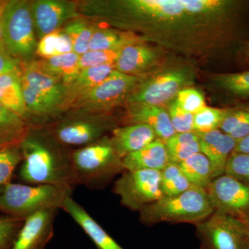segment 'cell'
<instances>
[{
  "instance_id": "obj_1",
  "label": "cell",
  "mask_w": 249,
  "mask_h": 249,
  "mask_svg": "<svg viewBox=\"0 0 249 249\" xmlns=\"http://www.w3.org/2000/svg\"><path fill=\"white\" fill-rule=\"evenodd\" d=\"M242 5L233 0H100L80 3L79 11L165 52L205 59L232 39Z\"/></svg>"
},
{
  "instance_id": "obj_2",
  "label": "cell",
  "mask_w": 249,
  "mask_h": 249,
  "mask_svg": "<svg viewBox=\"0 0 249 249\" xmlns=\"http://www.w3.org/2000/svg\"><path fill=\"white\" fill-rule=\"evenodd\" d=\"M30 132L20 144L23 160L19 178L26 184L53 185L73 188L71 153L52 134Z\"/></svg>"
},
{
  "instance_id": "obj_3",
  "label": "cell",
  "mask_w": 249,
  "mask_h": 249,
  "mask_svg": "<svg viewBox=\"0 0 249 249\" xmlns=\"http://www.w3.org/2000/svg\"><path fill=\"white\" fill-rule=\"evenodd\" d=\"M21 83L29 119H45L68 108L66 85L42 71L35 60L20 62Z\"/></svg>"
},
{
  "instance_id": "obj_4",
  "label": "cell",
  "mask_w": 249,
  "mask_h": 249,
  "mask_svg": "<svg viewBox=\"0 0 249 249\" xmlns=\"http://www.w3.org/2000/svg\"><path fill=\"white\" fill-rule=\"evenodd\" d=\"M71 161L73 186L82 185L91 190L103 188L124 172L122 159L106 137L71 152Z\"/></svg>"
},
{
  "instance_id": "obj_5",
  "label": "cell",
  "mask_w": 249,
  "mask_h": 249,
  "mask_svg": "<svg viewBox=\"0 0 249 249\" xmlns=\"http://www.w3.org/2000/svg\"><path fill=\"white\" fill-rule=\"evenodd\" d=\"M214 213L207 192L193 186L178 196H163L139 211V219L145 225L160 222L197 224Z\"/></svg>"
},
{
  "instance_id": "obj_6",
  "label": "cell",
  "mask_w": 249,
  "mask_h": 249,
  "mask_svg": "<svg viewBox=\"0 0 249 249\" xmlns=\"http://www.w3.org/2000/svg\"><path fill=\"white\" fill-rule=\"evenodd\" d=\"M196 73L188 64L163 63L142 76L126 103H142L164 107L176 99L178 93L194 84Z\"/></svg>"
},
{
  "instance_id": "obj_7",
  "label": "cell",
  "mask_w": 249,
  "mask_h": 249,
  "mask_svg": "<svg viewBox=\"0 0 249 249\" xmlns=\"http://www.w3.org/2000/svg\"><path fill=\"white\" fill-rule=\"evenodd\" d=\"M72 192L73 188L70 187L11 182L4 187L0 197V211L24 221L44 210L61 209Z\"/></svg>"
},
{
  "instance_id": "obj_8",
  "label": "cell",
  "mask_w": 249,
  "mask_h": 249,
  "mask_svg": "<svg viewBox=\"0 0 249 249\" xmlns=\"http://www.w3.org/2000/svg\"><path fill=\"white\" fill-rule=\"evenodd\" d=\"M1 35L3 45L11 56L19 62L31 60L38 42L30 1H8L3 14Z\"/></svg>"
},
{
  "instance_id": "obj_9",
  "label": "cell",
  "mask_w": 249,
  "mask_h": 249,
  "mask_svg": "<svg viewBox=\"0 0 249 249\" xmlns=\"http://www.w3.org/2000/svg\"><path fill=\"white\" fill-rule=\"evenodd\" d=\"M142 77L129 76L116 71L101 84L77 98L70 107L81 115H100L126 103Z\"/></svg>"
},
{
  "instance_id": "obj_10",
  "label": "cell",
  "mask_w": 249,
  "mask_h": 249,
  "mask_svg": "<svg viewBox=\"0 0 249 249\" xmlns=\"http://www.w3.org/2000/svg\"><path fill=\"white\" fill-rule=\"evenodd\" d=\"M113 191L120 197L124 207L139 212L142 208L163 197L160 172L124 170L114 182Z\"/></svg>"
},
{
  "instance_id": "obj_11",
  "label": "cell",
  "mask_w": 249,
  "mask_h": 249,
  "mask_svg": "<svg viewBox=\"0 0 249 249\" xmlns=\"http://www.w3.org/2000/svg\"><path fill=\"white\" fill-rule=\"evenodd\" d=\"M196 226L204 249H242L248 233L243 221L217 211Z\"/></svg>"
},
{
  "instance_id": "obj_12",
  "label": "cell",
  "mask_w": 249,
  "mask_h": 249,
  "mask_svg": "<svg viewBox=\"0 0 249 249\" xmlns=\"http://www.w3.org/2000/svg\"><path fill=\"white\" fill-rule=\"evenodd\" d=\"M115 121L101 115H81L59 123L51 134L62 145L83 147L97 142L116 128Z\"/></svg>"
},
{
  "instance_id": "obj_13",
  "label": "cell",
  "mask_w": 249,
  "mask_h": 249,
  "mask_svg": "<svg viewBox=\"0 0 249 249\" xmlns=\"http://www.w3.org/2000/svg\"><path fill=\"white\" fill-rule=\"evenodd\" d=\"M214 211L244 219L249 217V185L229 175L214 178L206 189Z\"/></svg>"
},
{
  "instance_id": "obj_14",
  "label": "cell",
  "mask_w": 249,
  "mask_h": 249,
  "mask_svg": "<svg viewBox=\"0 0 249 249\" xmlns=\"http://www.w3.org/2000/svg\"><path fill=\"white\" fill-rule=\"evenodd\" d=\"M30 2L36 34L39 40L79 16L78 4L73 1L36 0Z\"/></svg>"
},
{
  "instance_id": "obj_15",
  "label": "cell",
  "mask_w": 249,
  "mask_h": 249,
  "mask_svg": "<svg viewBox=\"0 0 249 249\" xmlns=\"http://www.w3.org/2000/svg\"><path fill=\"white\" fill-rule=\"evenodd\" d=\"M163 49L147 42L124 46L119 51L114 67L116 71L129 76L142 77L163 63Z\"/></svg>"
},
{
  "instance_id": "obj_16",
  "label": "cell",
  "mask_w": 249,
  "mask_h": 249,
  "mask_svg": "<svg viewBox=\"0 0 249 249\" xmlns=\"http://www.w3.org/2000/svg\"><path fill=\"white\" fill-rule=\"evenodd\" d=\"M58 209H47L27 218L12 249H45L53 235Z\"/></svg>"
},
{
  "instance_id": "obj_17",
  "label": "cell",
  "mask_w": 249,
  "mask_h": 249,
  "mask_svg": "<svg viewBox=\"0 0 249 249\" xmlns=\"http://www.w3.org/2000/svg\"><path fill=\"white\" fill-rule=\"evenodd\" d=\"M128 105L126 124H144L151 127L157 138L166 142L175 134L168 109L153 105L132 103Z\"/></svg>"
},
{
  "instance_id": "obj_18",
  "label": "cell",
  "mask_w": 249,
  "mask_h": 249,
  "mask_svg": "<svg viewBox=\"0 0 249 249\" xmlns=\"http://www.w3.org/2000/svg\"><path fill=\"white\" fill-rule=\"evenodd\" d=\"M196 134L199 137L200 152L211 161L216 178L224 175L228 160L233 152L237 142L220 129Z\"/></svg>"
},
{
  "instance_id": "obj_19",
  "label": "cell",
  "mask_w": 249,
  "mask_h": 249,
  "mask_svg": "<svg viewBox=\"0 0 249 249\" xmlns=\"http://www.w3.org/2000/svg\"><path fill=\"white\" fill-rule=\"evenodd\" d=\"M61 209L67 213L91 239L98 249H124L117 243L72 196H67Z\"/></svg>"
},
{
  "instance_id": "obj_20",
  "label": "cell",
  "mask_w": 249,
  "mask_h": 249,
  "mask_svg": "<svg viewBox=\"0 0 249 249\" xmlns=\"http://www.w3.org/2000/svg\"><path fill=\"white\" fill-rule=\"evenodd\" d=\"M111 145L121 159L133 153L157 139L155 131L146 124H137L116 127L111 131Z\"/></svg>"
},
{
  "instance_id": "obj_21",
  "label": "cell",
  "mask_w": 249,
  "mask_h": 249,
  "mask_svg": "<svg viewBox=\"0 0 249 249\" xmlns=\"http://www.w3.org/2000/svg\"><path fill=\"white\" fill-rule=\"evenodd\" d=\"M170 163L164 142L156 139L138 151L122 159L124 170H152L162 171Z\"/></svg>"
},
{
  "instance_id": "obj_22",
  "label": "cell",
  "mask_w": 249,
  "mask_h": 249,
  "mask_svg": "<svg viewBox=\"0 0 249 249\" xmlns=\"http://www.w3.org/2000/svg\"><path fill=\"white\" fill-rule=\"evenodd\" d=\"M0 105L28 123L29 114L23 96L19 68L0 76Z\"/></svg>"
},
{
  "instance_id": "obj_23",
  "label": "cell",
  "mask_w": 249,
  "mask_h": 249,
  "mask_svg": "<svg viewBox=\"0 0 249 249\" xmlns=\"http://www.w3.org/2000/svg\"><path fill=\"white\" fill-rule=\"evenodd\" d=\"M114 64L89 67L80 71L71 83L67 85L68 107L77 98L101 84L115 71Z\"/></svg>"
},
{
  "instance_id": "obj_24",
  "label": "cell",
  "mask_w": 249,
  "mask_h": 249,
  "mask_svg": "<svg viewBox=\"0 0 249 249\" xmlns=\"http://www.w3.org/2000/svg\"><path fill=\"white\" fill-rule=\"evenodd\" d=\"M142 42L143 40L133 33L95 26L89 50L119 51L124 46Z\"/></svg>"
},
{
  "instance_id": "obj_25",
  "label": "cell",
  "mask_w": 249,
  "mask_h": 249,
  "mask_svg": "<svg viewBox=\"0 0 249 249\" xmlns=\"http://www.w3.org/2000/svg\"><path fill=\"white\" fill-rule=\"evenodd\" d=\"M30 130L27 121L0 105V147L20 145Z\"/></svg>"
},
{
  "instance_id": "obj_26",
  "label": "cell",
  "mask_w": 249,
  "mask_h": 249,
  "mask_svg": "<svg viewBox=\"0 0 249 249\" xmlns=\"http://www.w3.org/2000/svg\"><path fill=\"white\" fill-rule=\"evenodd\" d=\"M79 59V55L71 52L50 58L42 59L38 61L35 60V62L42 71L62 80L67 86L73 81L80 71Z\"/></svg>"
},
{
  "instance_id": "obj_27",
  "label": "cell",
  "mask_w": 249,
  "mask_h": 249,
  "mask_svg": "<svg viewBox=\"0 0 249 249\" xmlns=\"http://www.w3.org/2000/svg\"><path fill=\"white\" fill-rule=\"evenodd\" d=\"M178 165L192 186L206 189L216 178L211 161L201 152Z\"/></svg>"
},
{
  "instance_id": "obj_28",
  "label": "cell",
  "mask_w": 249,
  "mask_h": 249,
  "mask_svg": "<svg viewBox=\"0 0 249 249\" xmlns=\"http://www.w3.org/2000/svg\"><path fill=\"white\" fill-rule=\"evenodd\" d=\"M165 143L170 163L175 164L201 152L199 137L196 132L175 133Z\"/></svg>"
},
{
  "instance_id": "obj_29",
  "label": "cell",
  "mask_w": 249,
  "mask_h": 249,
  "mask_svg": "<svg viewBox=\"0 0 249 249\" xmlns=\"http://www.w3.org/2000/svg\"><path fill=\"white\" fill-rule=\"evenodd\" d=\"M213 83L217 89L236 98H249V71L214 75Z\"/></svg>"
},
{
  "instance_id": "obj_30",
  "label": "cell",
  "mask_w": 249,
  "mask_h": 249,
  "mask_svg": "<svg viewBox=\"0 0 249 249\" xmlns=\"http://www.w3.org/2000/svg\"><path fill=\"white\" fill-rule=\"evenodd\" d=\"M71 52H73L71 38L63 29H59L39 40L36 53L42 59H47Z\"/></svg>"
},
{
  "instance_id": "obj_31",
  "label": "cell",
  "mask_w": 249,
  "mask_h": 249,
  "mask_svg": "<svg viewBox=\"0 0 249 249\" xmlns=\"http://www.w3.org/2000/svg\"><path fill=\"white\" fill-rule=\"evenodd\" d=\"M94 28L93 24L81 18L67 23L63 31L71 38L74 53L80 55L89 51Z\"/></svg>"
},
{
  "instance_id": "obj_32",
  "label": "cell",
  "mask_w": 249,
  "mask_h": 249,
  "mask_svg": "<svg viewBox=\"0 0 249 249\" xmlns=\"http://www.w3.org/2000/svg\"><path fill=\"white\" fill-rule=\"evenodd\" d=\"M160 186L163 196H178L193 186L178 164L169 163L160 171Z\"/></svg>"
},
{
  "instance_id": "obj_33",
  "label": "cell",
  "mask_w": 249,
  "mask_h": 249,
  "mask_svg": "<svg viewBox=\"0 0 249 249\" xmlns=\"http://www.w3.org/2000/svg\"><path fill=\"white\" fill-rule=\"evenodd\" d=\"M231 109L205 106L194 115V132L196 133H206L219 129L224 118Z\"/></svg>"
},
{
  "instance_id": "obj_34",
  "label": "cell",
  "mask_w": 249,
  "mask_h": 249,
  "mask_svg": "<svg viewBox=\"0 0 249 249\" xmlns=\"http://www.w3.org/2000/svg\"><path fill=\"white\" fill-rule=\"evenodd\" d=\"M22 160L20 145L0 147V186L11 182L15 170Z\"/></svg>"
},
{
  "instance_id": "obj_35",
  "label": "cell",
  "mask_w": 249,
  "mask_h": 249,
  "mask_svg": "<svg viewBox=\"0 0 249 249\" xmlns=\"http://www.w3.org/2000/svg\"><path fill=\"white\" fill-rule=\"evenodd\" d=\"M175 101L183 110L194 115L206 106L203 93L191 87L181 90Z\"/></svg>"
},
{
  "instance_id": "obj_36",
  "label": "cell",
  "mask_w": 249,
  "mask_h": 249,
  "mask_svg": "<svg viewBox=\"0 0 249 249\" xmlns=\"http://www.w3.org/2000/svg\"><path fill=\"white\" fill-rule=\"evenodd\" d=\"M24 222L11 216L0 217V249H12Z\"/></svg>"
},
{
  "instance_id": "obj_37",
  "label": "cell",
  "mask_w": 249,
  "mask_h": 249,
  "mask_svg": "<svg viewBox=\"0 0 249 249\" xmlns=\"http://www.w3.org/2000/svg\"><path fill=\"white\" fill-rule=\"evenodd\" d=\"M168 111L175 133L194 132V114L183 110L175 101L168 106Z\"/></svg>"
},
{
  "instance_id": "obj_38",
  "label": "cell",
  "mask_w": 249,
  "mask_h": 249,
  "mask_svg": "<svg viewBox=\"0 0 249 249\" xmlns=\"http://www.w3.org/2000/svg\"><path fill=\"white\" fill-rule=\"evenodd\" d=\"M224 174L249 185V155L232 153Z\"/></svg>"
},
{
  "instance_id": "obj_39",
  "label": "cell",
  "mask_w": 249,
  "mask_h": 249,
  "mask_svg": "<svg viewBox=\"0 0 249 249\" xmlns=\"http://www.w3.org/2000/svg\"><path fill=\"white\" fill-rule=\"evenodd\" d=\"M120 51V50H119ZM119 51H92L80 55V70L89 67L115 63Z\"/></svg>"
},
{
  "instance_id": "obj_40",
  "label": "cell",
  "mask_w": 249,
  "mask_h": 249,
  "mask_svg": "<svg viewBox=\"0 0 249 249\" xmlns=\"http://www.w3.org/2000/svg\"><path fill=\"white\" fill-rule=\"evenodd\" d=\"M20 62L11 56L3 44L0 45V76L19 68Z\"/></svg>"
},
{
  "instance_id": "obj_41",
  "label": "cell",
  "mask_w": 249,
  "mask_h": 249,
  "mask_svg": "<svg viewBox=\"0 0 249 249\" xmlns=\"http://www.w3.org/2000/svg\"><path fill=\"white\" fill-rule=\"evenodd\" d=\"M249 134V116L242 124L229 134L236 142H239Z\"/></svg>"
},
{
  "instance_id": "obj_42",
  "label": "cell",
  "mask_w": 249,
  "mask_h": 249,
  "mask_svg": "<svg viewBox=\"0 0 249 249\" xmlns=\"http://www.w3.org/2000/svg\"><path fill=\"white\" fill-rule=\"evenodd\" d=\"M232 153H240L249 155V134L236 143Z\"/></svg>"
},
{
  "instance_id": "obj_43",
  "label": "cell",
  "mask_w": 249,
  "mask_h": 249,
  "mask_svg": "<svg viewBox=\"0 0 249 249\" xmlns=\"http://www.w3.org/2000/svg\"><path fill=\"white\" fill-rule=\"evenodd\" d=\"M7 0H0V45L2 44V35H1V23H2L3 14L5 8L7 4Z\"/></svg>"
},
{
  "instance_id": "obj_44",
  "label": "cell",
  "mask_w": 249,
  "mask_h": 249,
  "mask_svg": "<svg viewBox=\"0 0 249 249\" xmlns=\"http://www.w3.org/2000/svg\"><path fill=\"white\" fill-rule=\"evenodd\" d=\"M241 52L246 61L249 64V42H245L241 47Z\"/></svg>"
},
{
  "instance_id": "obj_45",
  "label": "cell",
  "mask_w": 249,
  "mask_h": 249,
  "mask_svg": "<svg viewBox=\"0 0 249 249\" xmlns=\"http://www.w3.org/2000/svg\"><path fill=\"white\" fill-rule=\"evenodd\" d=\"M242 249H249V232L248 231V233L246 236L245 240H244L243 247Z\"/></svg>"
},
{
  "instance_id": "obj_46",
  "label": "cell",
  "mask_w": 249,
  "mask_h": 249,
  "mask_svg": "<svg viewBox=\"0 0 249 249\" xmlns=\"http://www.w3.org/2000/svg\"><path fill=\"white\" fill-rule=\"evenodd\" d=\"M241 220L243 221V222L245 223V225L247 226V229H248L249 232V217L245 218V219H241Z\"/></svg>"
},
{
  "instance_id": "obj_47",
  "label": "cell",
  "mask_w": 249,
  "mask_h": 249,
  "mask_svg": "<svg viewBox=\"0 0 249 249\" xmlns=\"http://www.w3.org/2000/svg\"><path fill=\"white\" fill-rule=\"evenodd\" d=\"M4 186H0V197H1V194L3 193V190H4Z\"/></svg>"
},
{
  "instance_id": "obj_48",
  "label": "cell",
  "mask_w": 249,
  "mask_h": 249,
  "mask_svg": "<svg viewBox=\"0 0 249 249\" xmlns=\"http://www.w3.org/2000/svg\"><path fill=\"white\" fill-rule=\"evenodd\" d=\"M200 249H204L202 247H201Z\"/></svg>"
}]
</instances>
